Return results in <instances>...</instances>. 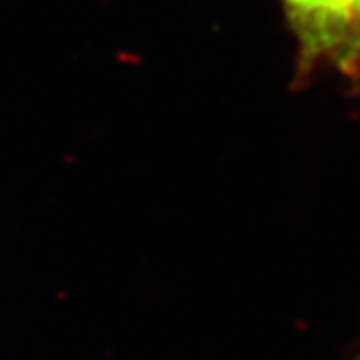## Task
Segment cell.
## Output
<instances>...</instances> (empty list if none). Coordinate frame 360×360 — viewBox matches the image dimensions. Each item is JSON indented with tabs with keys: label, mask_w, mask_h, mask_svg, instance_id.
I'll return each instance as SVG.
<instances>
[{
	"label": "cell",
	"mask_w": 360,
	"mask_h": 360,
	"mask_svg": "<svg viewBox=\"0 0 360 360\" xmlns=\"http://www.w3.org/2000/svg\"><path fill=\"white\" fill-rule=\"evenodd\" d=\"M300 42L302 65L330 58L348 68L350 0H284Z\"/></svg>",
	"instance_id": "obj_1"
},
{
	"label": "cell",
	"mask_w": 360,
	"mask_h": 360,
	"mask_svg": "<svg viewBox=\"0 0 360 360\" xmlns=\"http://www.w3.org/2000/svg\"><path fill=\"white\" fill-rule=\"evenodd\" d=\"M360 65V0H350V51L348 68Z\"/></svg>",
	"instance_id": "obj_2"
}]
</instances>
